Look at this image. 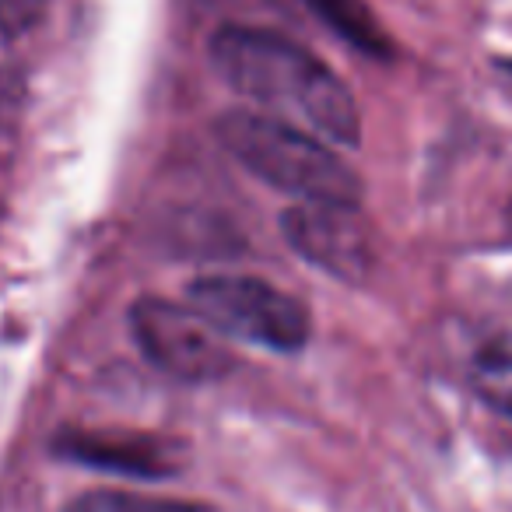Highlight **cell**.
<instances>
[{
	"instance_id": "obj_8",
	"label": "cell",
	"mask_w": 512,
	"mask_h": 512,
	"mask_svg": "<svg viewBox=\"0 0 512 512\" xmlns=\"http://www.w3.org/2000/svg\"><path fill=\"white\" fill-rule=\"evenodd\" d=\"M470 383L491 411L512 421V337H498L477 351L470 365Z\"/></svg>"
},
{
	"instance_id": "obj_7",
	"label": "cell",
	"mask_w": 512,
	"mask_h": 512,
	"mask_svg": "<svg viewBox=\"0 0 512 512\" xmlns=\"http://www.w3.org/2000/svg\"><path fill=\"white\" fill-rule=\"evenodd\" d=\"M334 36H341L344 43H351L365 57L386 60L393 53L390 36L383 32L379 18L365 8V0H302Z\"/></svg>"
},
{
	"instance_id": "obj_5",
	"label": "cell",
	"mask_w": 512,
	"mask_h": 512,
	"mask_svg": "<svg viewBox=\"0 0 512 512\" xmlns=\"http://www.w3.org/2000/svg\"><path fill=\"white\" fill-rule=\"evenodd\" d=\"M285 242L320 271L337 281L369 278L376 264V239L358 204H330V200H299L281 214Z\"/></svg>"
},
{
	"instance_id": "obj_6",
	"label": "cell",
	"mask_w": 512,
	"mask_h": 512,
	"mask_svg": "<svg viewBox=\"0 0 512 512\" xmlns=\"http://www.w3.org/2000/svg\"><path fill=\"white\" fill-rule=\"evenodd\" d=\"M53 453L81 467L109 470V474L158 481L183 470L186 446L169 435L116 432V428H67L53 442Z\"/></svg>"
},
{
	"instance_id": "obj_4",
	"label": "cell",
	"mask_w": 512,
	"mask_h": 512,
	"mask_svg": "<svg viewBox=\"0 0 512 512\" xmlns=\"http://www.w3.org/2000/svg\"><path fill=\"white\" fill-rule=\"evenodd\" d=\"M130 330L144 358L172 379L211 383L232 369L225 334H218L193 306H176L155 295L137 299L130 309Z\"/></svg>"
},
{
	"instance_id": "obj_2",
	"label": "cell",
	"mask_w": 512,
	"mask_h": 512,
	"mask_svg": "<svg viewBox=\"0 0 512 512\" xmlns=\"http://www.w3.org/2000/svg\"><path fill=\"white\" fill-rule=\"evenodd\" d=\"M218 141L242 169L299 200L358 204L362 176L327 141L267 113L232 109L218 120Z\"/></svg>"
},
{
	"instance_id": "obj_1",
	"label": "cell",
	"mask_w": 512,
	"mask_h": 512,
	"mask_svg": "<svg viewBox=\"0 0 512 512\" xmlns=\"http://www.w3.org/2000/svg\"><path fill=\"white\" fill-rule=\"evenodd\" d=\"M211 64L228 88L271 109L267 116L299 120L313 137L341 148H355L362 137V113L348 85L281 32L228 25L211 36Z\"/></svg>"
},
{
	"instance_id": "obj_3",
	"label": "cell",
	"mask_w": 512,
	"mask_h": 512,
	"mask_svg": "<svg viewBox=\"0 0 512 512\" xmlns=\"http://www.w3.org/2000/svg\"><path fill=\"white\" fill-rule=\"evenodd\" d=\"M190 306L218 334L271 351H299L313 334L306 302L246 274H207L186 288Z\"/></svg>"
},
{
	"instance_id": "obj_9",
	"label": "cell",
	"mask_w": 512,
	"mask_h": 512,
	"mask_svg": "<svg viewBox=\"0 0 512 512\" xmlns=\"http://www.w3.org/2000/svg\"><path fill=\"white\" fill-rule=\"evenodd\" d=\"M67 512H218L211 505L183 502V498L137 495V491H88L74 498Z\"/></svg>"
}]
</instances>
